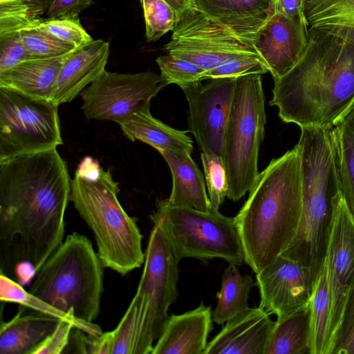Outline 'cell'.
Returning a JSON list of instances; mask_svg holds the SVG:
<instances>
[{"label":"cell","instance_id":"cell-21","mask_svg":"<svg viewBox=\"0 0 354 354\" xmlns=\"http://www.w3.org/2000/svg\"><path fill=\"white\" fill-rule=\"evenodd\" d=\"M19 305L9 321L1 322L0 354H34L53 333L61 319Z\"/></svg>","mask_w":354,"mask_h":354},{"label":"cell","instance_id":"cell-34","mask_svg":"<svg viewBox=\"0 0 354 354\" xmlns=\"http://www.w3.org/2000/svg\"><path fill=\"white\" fill-rule=\"evenodd\" d=\"M156 62L164 86L176 84L183 88L205 80V71L189 61L167 53L158 57Z\"/></svg>","mask_w":354,"mask_h":354},{"label":"cell","instance_id":"cell-43","mask_svg":"<svg viewBox=\"0 0 354 354\" xmlns=\"http://www.w3.org/2000/svg\"><path fill=\"white\" fill-rule=\"evenodd\" d=\"M307 0H274V11L292 19H306Z\"/></svg>","mask_w":354,"mask_h":354},{"label":"cell","instance_id":"cell-2","mask_svg":"<svg viewBox=\"0 0 354 354\" xmlns=\"http://www.w3.org/2000/svg\"><path fill=\"white\" fill-rule=\"evenodd\" d=\"M273 80L270 104L283 122L334 127L354 106V37L308 28L301 59Z\"/></svg>","mask_w":354,"mask_h":354},{"label":"cell","instance_id":"cell-13","mask_svg":"<svg viewBox=\"0 0 354 354\" xmlns=\"http://www.w3.org/2000/svg\"><path fill=\"white\" fill-rule=\"evenodd\" d=\"M238 78H212L182 88L189 105L188 131L194 136L203 153L221 156Z\"/></svg>","mask_w":354,"mask_h":354},{"label":"cell","instance_id":"cell-10","mask_svg":"<svg viewBox=\"0 0 354 354\" xmlns=\"http://www.w3.org/2000/svg\"><path fill=\"white\" fill-rule=\"evenodd\" d=\"M254 41L215 23L192 7L176 19L171 40L164 48L168 54L192 62L206 72L229 59L258 54Z\"/></svg>","mask_w":354,"mask_h":354},{"label":"cell","instance_id":"cell-44","mask_svg":"<svg viewBox=\"0 0 354 354\" xmlns=\"http://www.w3.org/2000/svg\"><path fill=\"white\" fill-rule=\"evenodd\" d=\"M167 2L176 15V19L185 11L194 6V0H164Z\"/></svg>","mask_w":354,"mask_h":354},{"label":"cell","instance_id":"cell-4","mask_svg":"<svg viewBox=\"0 0 354 354\" xmlns=\"http://www.w3.org/2000/svg\"><path fill=\"white\" fill-rule=\"evenodd\" d=\"M333 128H301L295 147L301 164V215L282 252L308 268L315 281L324 262L333 200L342 192Z\"/></svg>","mask_w":354,"mask_h":354},{"label":"cell","instance_id":"cell-6","mask_svg":"<svg viewBox=\"0 0 354 354\" xmlns=\"http://www.w3.org/2000/svg\"><path fill=\"white\" fill-rule=\"evenodd\" d=\"M104 266L85 235L73 232L34 274L28 292L84 322L100 311Z\"/></svg>","mask_w":354,"mask_h":354},{"label":"cell","instance_id":"cell-45","mask_svg":"<svg viewBox=\"0 0 354 354\" xmlns=\"http://www.w3.org/2000/svg\"><path fill=\"white\" fill-rule=\"evenodd\" d=\"M45 1H46L48 3H50L51 1V0H45Z\"/></svg>","mask_w":354,"mask_h":354},{"label":"cell","instance_id":"cell-39","mask_svg":"<svg viewBox=\"0 0 354 354\" xmlns=\"http://www.w3.org/2000/svg\"><path fill=\"white\" fill-rule=\"evenodd\" d=\"M332 354H354V279L334 339Z\"/></svg>","mask_w":354,"mask_h":354},{"label":"cell","instance_id":"cell-11","mask_svg":"<svg viewBox=\"0 0 354 354\" xmlns=\"http://www.w3.org/2000/svg\"><path fill=\"white\" fill-rule=\"evenodd\" d=\"M164 87L152 72L119 73L106 70L80 93L81 109L88 120L119 123L150 108L151 100Z\"/></svg>","mask_w":354,"mask_h":354},{"label":"cell","instance_id":"cell-42","mask_svg":"<svg viewBox=\"0 0 354 354\" xmlns=\"http://www.w3.org/2000/svg\"><path fill=\"white\" fill-rule=\"evenodd\" d=\"M93 3L92 0H51L46 19L75 17Z\"/></svg>","mask_w":354,"mask_h":354},{"label":"cell","instance_id":"cell-38","mask_svg":"<svg viewBox=\"0 0 354 354\" xmlns=\"http://www.w3.org/2000/svg\"><path fill=\"white\" fill-rule=\"evenodd\" d=\"M269 70L258 54H248L229 59L205 72L204 80L219 77H240L250 74H264Z\"/></svg>","mask_w":354,"mask_h":354},{"label":"cell","instance_id":"cell-36","mask_svg":"<svg viewBox=\"0 0 354 354\" xmlns=\"http://www.w3.org/2000/svg\"><path fill=\"white\" fill-rule=\"evenodd\" d=\"M145 21L146 38L149 42L158 40L176 23V15L164 0H140Z\"/></svg>","mask_w":354,"mask_h":354},{"label":"cell","instance_id":"cell-9","mask_svg":"<svg viewBox=\"0 0 354 354\" xmlns=\"http://www.w3.org/2000/svg\"><path fill=\"white\" fill-rule=\"evenodd\" d=\"M58 106L50 100L0 87V161L63 145Z\"/></svg>","mask_w":354,"mask_h":354},{"label":"cell","instance_id":"cell-20","mask_svg":"<svg viewBox=\"0 0 354 354\" xmlns=\"http://www.w3.org/2000/svg\"><path fill=\"white\" fill-rule=\"evenodd\" d=\"M193 8L238 35L254 41L274 12V0H194Z\"/></svg>","mask_w":354,"mask_h":354},{"label":"cell","instance_id":"cell-7","mask_svg":"<svg viewBox=\"0 0 354 354\" xmlns=\"http://www.w3.org/2000/svg\"><path fill=\"white\" fill-rule=\"evenodd\" d=\"M266 124L261 74L239 77L221 153L228 178L227 198L233 201L250 190L259 173L258 158Z\"/></svg>","mask_w":354,"mask_h":354},{"label":"cell","instance_id":"cell-8","mask_svg":"<svg viewBox=\"0 0 354 354\" xmlns=\"http://www.w3.org/2000/svg\"><path fill=\"white\" fill-rule=\"evenodd\" d=\"M150 218L161 227L179 261L220 258L236 266L245 261L234 217L224 216L217 209L204 212L161 199L157 201Z\"/></svg>","mask_w":354,"mask_h":354},{"label":"cell","instance_id":"cell-37","mask_svg":"<svg viewBox=\"0 0 354 354\" xmlns=\"http://www.w3.org/2000/svg\"><path fill=\"white\" fill-rule=\"evenodd\" d=\"M37 28L76 48L91 42L93 39L84 30L78 17L56 19L43 18Z\"/></svg>","mask_w":354,"mask_h":354},{"label":"cell","instance_id":"cell-33","mask_svg":"<svg viewBox=\"0 0 354 354\" xmlns=\"http://www.w3.org/2000/svg\"><path fill=\"white\" fill-rule=\"evenodd\" d=\"M27 59L59 57L71 53L76 48L37 27L20 32ZM26 59V60H27Z\"/></svg>","mask_w":354,"mask_h":354},{"label":"cell","instance_id":"cell-19","mask_svg":"<svg viewBox=\"0 0 354 354\" xmlns=\"http://www.w3.org/2000/svg\"><path fill=\"white\" fill-rule=\"evenodd\" d=\"M210 306L201 303L194 310L171 315L151 354H203L212 330Z\"/></svg>","mask_w":354,"mask_h":354},{"label":"cell","instance_id":"cell-26","mask_svg":"<svg viewBox=\"0 0 354 354\" xmlns=\"http://www.w3.org/2000/svg\"><path fill=\"white\" fill-rule=\"evenodd\" d=\"M264 354H310L309 306L277 317Z\"/></svg>","mask_w":354,"mask_h":354},{"label":"cell","instance_id":"cell-24","mask_svg":"<svg viewBox=\"0 0 354 354\" xmlns=\"http://www.w3.org/2000/svg\"><path fill=\"white\" fill-rule=\"evenodd\" d=\"M159 153L167 163L172 176V189L168 202L204 212L212 209L203 175L191 155H179L167 151Z\"/></svg>","mask_w":354,"mask_h":354},{"label":"cell","instance_id":"cell-41","mask_svg":"<svg viewBox=\"0 0 354 354\" xmlns=\"http://www.w3.org/2000/svg\"><path fill=\"white\" fill-rule=\"evenodd\" d=\"M74 327L73 322L62 319L53 333L35 351L34 354H60L64 353Z\"/></svg>","mask_w":354,"mask_h":354},{"label":"cell","instance_id":"cell-35","mask_svg":"<svg viewBox=\"0 0 354 354\" xmlns=\"http://www.w3.org/2000/svg\"><path fill=\"white\" fill-rule=\"evenodd\" d=\"M201 156L212 209L218 210L227 198L229 185L226 169L221 156L202 152Z\"/></svg>","mask_w":354,"mask_h":354},{"label":"cell","instance_id":"cell-12","mask_svg":"<svg viewBox=\"0 0 354 354\" xmlns=\"http://www.w3.org/2000/svg\"><path fill=\"white\" fill-rule=\"evenodd\" d=\"M179 261L161 227L153 223L136 295L140 297L146 308L156 340L169 317V308L178 295Z\"/></svg>","mask_w":354,"mask_h":354},{"label":"cell","instance_id":"cell-27","mask_svg":"<svg viewBox=\"0 0 354 354\" xmlns=\"http://www.w3.org/2000/svg\"><path fill=\"white\" fill-rule=\"evenodd\" d=\"M309 307L310 354H332L331 304L324 262L315 281Z\"/></svg>","mask_w":354,"mask_h":354},{"label":"cell","instance_id":"cell-40","mask_svg":"<svg viewBox=\"0 0 354 354\" xmlns=\"http://www.w3.org/2000/svg\"><path fill=\"white\" fill-rule=\"evenodd\" d=\"M26 59V51L20 32L0 36V72Z\"/></svg>","mask_w":354,"mask_h":354},{"label":"cell","instance_id":"cell-32","mask_svg":"<svg viewBox=\"0 0 354 354\" xmlns=\"http://www.w3.org/2000/svg\"><path fill=\"white\" fill-rule=\"evenodd\" d=\"M46 10L42 0H0V36L37 27Z\"/></svg>","mask_w":354,"mask_h":354},{"label":"cell","instance_id":"cell-18","mask_svg":"<svg viewBox=\"0 0 354 354\" xmlns=\"http://www.w3.org/2000/svg\"><path fill=\"white\" fill-rule=\"evenodd\" d=\"M109 43L93 40L71 52L64 62L51 100L57 106L73 100L104 71Z\"/></svg>","mask_w":354,"mask_h":354},{"label":"cell","instance_id":"cell-16","mask_svg":"<svg viewBox=\"0 0 354 354\" xmlns=\"http://www.w3.org/2000/svg\"><path fill=\"white\" fill-rule=\"evenodd\" d=\"M308 44L306 19H292L274 11L259 30L254 46L276 79L297 64Z\"/></svg>","mask_w":354,"mask_h":354},{"label":"cell","instance_id":"cell-29","mask_svg":"<svg viewBox=\"0 0 354 354\" xmlns=\"http://www.w3.org/2000/svg\"><path fill=\"white\" fill-rule=\"evenodd\" d=\"M308 28L354 37V0H307Z\"/></svg>","mask_w":354,"mask_h":354},{"label":"cell","instance_id":"cell-25","mask_svg":"<svg viewBox=\"0 0 354 354\" xmlns=\"http://www.w3.org/2000/svg\"><path fill=\"white\" fill-rule=\"evenodd\" d=\"M111 333L112 354H151L156 338L146 309L138 295H134Z\"/></svg>","mask_w":354,"mask_h":354},{"label":"cell","instance_id":"cell-30","mask_svg":"<svg viewBox=\"0 0 354 354\" xmlns=\"http://www.w3.org/2000/svg\"><path fill=\"white\" fill-rule=\"evenodd\" d=\"M342 194L354 219V106L333 128Z\"/></svg>","mask_w":354,"mask_h":354},{"label":"cell","instance_id":"cell-5","mask_svg":"<svg viewBox=\"0 0 354 354\" xmlns=\"http://www.w3.org/2000/svg\"><path fill=\"white\" fill-rule=\"evenodd\" d=\"M118 192V183L102 167L94 178L75 172L71 180L70 201L92 230L103 266L124 276L141 267L145 252L136 220L123 209Z\"/></svg>","mask_w":354,"mask_h":354},{"label":"cell","instance_id":"cell-14","mask_svg":"<svg viewBox=\"0 0 354 354\" xmlns=\"http://www.w3.org/2000/svg\"><path fill=\"white\" fill-rule=\"evenodd\" d=\"M331 304L334 339L354 279V219L342 192L333 200L324 258Z\"/></svg>","mask_w":354,"mask_h":354},{"label":"cell","instance_id":"cell-22","mask_svg":"<svg viewBox=\"0 0 354 354\" xmlns=\"http://www.w3.org/2000/svg\"><path fill=\"white\" fill-rule=\"evenodd\" d=\"M69 54L49 59L24 60L1 71L0 87L51 100L59 70Z\"/></svg>","mask_w":354,"mask_h":354},{"label":"cell","instance_id":"cell-28","mask_svg":"<svg viewBox=\"0 0 354 354\" xmlns=\"http://www.w3.org/2000/svg\"><path fill=\"white\" fill-rule=\"evenodd\" d=\"M257 286L250 274H241L236 265L230 264L224 270L221 286L216 293L217 304L212 311V321L222 325L235 315L248 310V296Z\"/></svg>","mask_w":354,"mask_h":354},{"label":"cell","instance_id":"cell-3","mask_svg":"<svg viewBox=\"0 0 354 354\" xmlns=\"http://www.w3.org/2000/svg\"><path fill=\"white\" fill-rule=\"evenodd\" d=\"M302 209L301 164L296 147L272 158L259 173L234 217L245 262L255 273L281 254L294 239Z\"/></svg>","mask_w":354,"mask_h":354},{"label":"cell","instance_id":"cell-15","mask_svg":"<svg viewBox=\"0 0 354 354\" xmlns=\"http://www.w3.org/2000/svg\"><path fill=\"white\" fill-rule=\"evenodd\" d=\"M260 305L277 317L309 306L315 283L310 269L281 253L256 273Z\"/></svg>","mask_w":354,"mask_h":354},{"label":"cell","instance_id":"cell-1","mask_svg":"<svg viewBox=\"0 0 354 354\" xmlns=\"http://www.w3.org/2000/svg\"><path fill=\"white\" fill-rule=\"evenodd\" d=\"M70 195L67 164L57 148L0 161L1 263L11 257L35 273L64 240Z\"/></svg>","mask_w":354,"mask_h":354},{"label":"cell","instance_id":"cell-17","mask_svg":"<svg viewBox=\"0 0 354 354\" xmlns=\"http://www.w3.org/2000/svg\"><path fill=\"white\" fill-rule=\"evenodd\" d=\"M274 324L268 312L249 308L225 322L203 354H264Z\"/></svg>","mask_w":354,"mask_h":354},{"label":"cell","instance_id":"cell-23","mask_svg":"<svg viewBox=\"0 0 354 354\" xmlns=\"http://www.w3.org/2000/svg\"><path fill=\"white\" fill-rule=\"evenodd\" d=\"M125 136L132 142L139 140L159 151L191 155L193 142L188 131L174 129L153 118L149 109L136 113L118 123Z\"/></svg>","mask_w":354,"mask_h":354},{"label":"cell","instance_id":"cell-31","mask_svg":"<svg viewBox=\"0 0 354 354\" xmlns=\"http://www.w3.org/2000/svg\"><path fill=\"white\" fill-rule=\"evenodd\" d=\"M0 300L1 302L16 303L59 319L70 321L75 328L90 335H99L104 333L101 328L93 322L80 321L32 295L19 283L2 272L0 274Z\"/></svg>","mask_w":354,"mask_h":354}]
</instances>
